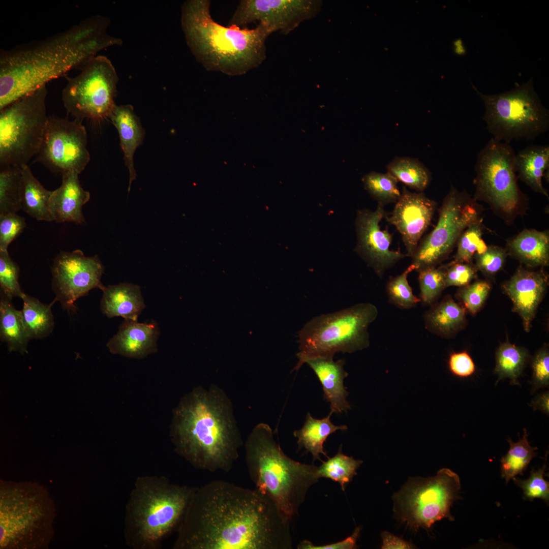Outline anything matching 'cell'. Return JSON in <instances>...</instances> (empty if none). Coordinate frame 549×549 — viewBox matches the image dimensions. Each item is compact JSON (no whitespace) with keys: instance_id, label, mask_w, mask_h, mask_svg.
<instances>
[{"instance_id":"6da1fadb","label":"cell","mask_w":549,"mask_h":549,"mask_svg":"<svg viewBox=\"0 0 549 549\" xmlns=\"http://www.w3.org/2000/svg\"><path fill=\"white\" fill-rule=\"evenodd\" d=\"M289 520L266 495L217 480L194 492L174 549H290Z\"/></svg>"},{"instance_id":"7a4b0ae2","label":"cell","mask_w":549,"mask_h":549,"mask_svg":"<svg viewBox=\"0 0 549 549\" xmlns=\"http://www.w3.org/2000/svg\"><path fill=\"white\" fill-rule=\"evenodd\" d=\"M108 18L95 15L46 38L2 50L0 110L75 69H81L101 50L120 45L108 34Z\"/></svg>"},{"instance_id":"3957f363","label":"cell","mask_w":549,"mask_h":549,"mask_svg":"<svg viewBox=\"0 0 549 549\" xmlns=\"http://www.w3.org/2000/svg\"><path fill=\"white\" fill-rule=\"evenodd\" d=\"M171 438L175 451L193 467L230 471L242 444L231 402L215 385L197 387L173 412Z\"/></svg>"},{"instance_id":"277c9868","label":"cell","mask_w":549,"mask_h":549,"mask_svg":"<svg viewBox=\"0 0 549 549\" xmlns=\"http://www.w3.org/2000/svg\"><path fill=\"white\" fill-rule=\"evenodd\" d=\"M210 5L208 0H188L181 6V28L196 60L207 71L229 76L242 75L259 66L271 33L260 25L252 29L223 26L212 19Z\"/></svg>"},{"instance_id":"5b68a950","label":"cell","mask_w":549,"mask_h":549,"mask_svg":"<svg viewBox=\"0 0 549 549\" xmlns=\"http://www.w3.org/2000/svg\"><path fill=\"white\" fill-rule=\"evenodd\" d=\"M249 475L290 520L298 514L310 488L319 481L318 467L295 461L283 451L269 425H256L245 443Z\"/></svg>"},{"instance_id":"8992f818","label":"cell","mask_w":549,"mask_h":549,"mask_svg":"<svg viewBox=\"0 0 549 549\" xmlns=\"http://www.w3.org/2000/svg\"><path fill=\"white\" fill-rule=\"evenodd\" d=\"M194 489L163 476L138 477L126 506V544L134 549L160 547L176 531Z\"/></svg>"},{"instance_id":"52a82bcc","label":"cell","mask_w":549,"mask_h":549,"mask_svg":"<svg viewBox=\"0 0 549 549\" xmlns=\"http://www.w3.org/2000/svg\"><path fill=\"white\" fill-rule=\"evenodd\" d=\"M55 505L37 482L1 481L0 548H48L54 530Z\"/></svg>"},{"instance_id":"ba28073f","label":"cell","mask_w":549,"mask_h":549,"mask_svg":"<svg viewBox=\"0 0 549 549\" xmlns=\"http://www.w3.org/2000/svg\"><path fill=\"white\" fill-rule=\"evenodd\" d=\"M378 315L374 304L361 302L313 318L298 332V361L293 370H298L311 358H333L337 352L353 353L367 348L368 328Z\"/></svg>"},{"instance_id":"9c48e42d","label":"cell","mask_w":549,"mask_h":549,"mask_svg":"<svg viewBox=\"0 0 549 549\" xmlns=\"http://www.w3.org/2000/svg\"><path fill=\"white\" fill-rule=\"evenodd\" d=\"M472 86L484 103L483 119L494 139L507 143L514 139L530 140L548 130V110L534 90L532 79L495 95L483 94Z\"/></svg>"},{"instance_id":"30bf717a","label":"cell","mask_w":549,"mask_h":549,"mask_svg":"<svg viewBox=\"0 0 549 549\" xmlns=\"http://www.w3.org/2000/svg\"><path fill=\"white\" fill-rule=\"evenodd\" d=\"M46 86L0 110L1 167L22 168L40 149L49 117Z\"/></svg>"},{"instance_id":"8fae6325","label":"cell","mask_w":549,"mask_h":549,"mask_svg":"<svg viewBox=\"0 0 549 549\" xmlns=\"http://www.w3.org/2000/svg\"><path fill=\"white\" fill-rule=\"evenodd\" d=\"M459 475L448 468L439 470L433 477L410 478L395 493L394 511L412 528H430L437 521H453L450 508L460 498Z\"/></svg>"},{"instance_id":"7c38bea8","label":"cell","mask_w":549,"mask_h":549,"mask_svg":"<svg viewBox=\"0 0 549 549\" xmlns=\"http://www.w3.org/2000/svg\"><path fill=\"white\" fill-rule=\"evenodd\" d=\"M81 70L77 76L68 78L63 90L67 111L80 121L109 117L115 105L118 81L114 66L107 57L97 55Z\"/></svg>"},{"instance_id":"4fadbf2b","label":"cell","mask_w":549,"mask_h":549,"mask_svg":"<svg viewBox=\"0 0 549 549\" xmlns=\"http://www.w3.org/2000/svg\"><path fill=\"white\" fill-rule=\"evenodd\" d=\"M515 155L509 143L492 138L478 152L475 166L476 197L508 214L525 200L517 183Z\"/></svg>"},{"instance_id":"5bb4252c","label":"cell","mask_w":549,"mask_h":549,"mask_svg":"<svg viewBox=\"0 0 549 549\" xmlns=\"http://www.w3.org/2000/svg\"><path fill=\"white\" fill-rule=\"evenodd\" d=\"M477 219L476 209L467 194L451 186L440 209L436 226L419 243L411 257L415 270L436 267L448 255L464 231Z\"/></svg>"},{"instance_id":"9a60e30c","label":"cell","mask_w":549,"mask_h":549,"mask_svg":"<svg viewBox=\"0 0 549 549\" xmlns=\"http://www.w3.org/2000/svg\"><path fill=\"white\" fill-rule=\"evenodd\" d=\"M85 127L77 119L49 117L36 161L62 174H80L90 160Z\"/></svg>"},{"instance_id":"2e32d148","label":"cell","mask_w":549,"mask_h":549,"mask_svg":"<svg viewBox=\"0 0 549 549\" xmlns=\"http://www.w3.org/2000/svg\"><path fill=\"white\" fill-rule=\"evenodd\" d=\"M318 0H242L228 26L240 28L258 23L271 33L286 35L301 22L315 17L321 9Z\"/></svg>"},{"instance_id":"e0dca14e","label":"cell","mask_w":549,"mask_h":549,"mask_svg":"<svg viewBox=\"0 0 549 549\" xmlns=\"http://www.w3.org/2000/svg\"><path fill=\"white\" fill-rule=\"evenodd\" d=\"M104 266L97 255L87 257L80 250L62 251L51 267L52 286L63 309L75 311V302L89 291L104 286L101 281Z\"/></svg>"},{"instance_id":"ac0fdd59","label":"cell","mask_w":549,"mask_h":549,"mask_svg":"<svg viewBox=\"0 0 549 549\" xmlns=\"http://www.w3.org/2000/svg\"><path fill=\"white\" fill-rule=\"evenodd\" d=\"M386 212L384 206L378 204L375 210H358L355 219L357 245L355 251L371 267L379 277L398 261L407 256L389 247L392 236L380 226Z\"/></svg>"},{"instance_id":"d6986e66","label":"cell","mask_w":549,"mask_h":549,"mask_svg":"<svg viewBox=\"0 0 549 549\" xmlns=\"http://www.w3.org/2000/svg\"><path fill=\"white\" fill-rule=\"evenodd\" d=\"M395 203L393 210L388 215L386 212L384 218L401 234L407 256L412 257L431 224L437 203L422 193L410 192L405 186Z\"/></svg>"},{"instance_id":"ffe728a7","label":"cell","mask_w":549,"mask_h":549,"mask_svg":"<svg viewBox=\"0 0 549 549\" xmlns=\"http://www.w3.org/2000/svg\"><path fill=\"white\" fill-rule=\"evenodd\" d=\"M542 273L519 269L503 285V289L521 317L525 330L529 332L547 287Z\"/></svg>"},{"instance_id":"44dd1931","label":"cell","mask_w":549,"mask_h":549,"mask_svg":"<svg viewBox=\"0 0 549 549\" xmlns=\"http://www.w3.org/2000/svg\"><path fill=\"white\" fill-rule=\"evenodd\" d=\"M159 329L154 321L139 323L125 320L107 344L112 354L142 358L157 350Z\"/></svg>"},{"instance_id":"7402d4cb","label":"cell","mask_w":549,"mask_h":549,"mask_svg":"<svg viewBox=\"0 0 549 549\" xmlns=\"http://www.w3.org/2000/svg\"><path fill=\"white\" fill-rule=\"evenodd\" d=\"M78 175L73 172L62 174L61 185L52 191L49 207L53 220L57 223H85L82 209L90 194L82 188Z\"/></svg>"},{"instance_id":"603a6c76","label":"cell","mask_w":549,"mask_h":549,"mask_svg":"<svg viewBox=\"0 0 549 549\" xmlns=\"http://www.w3.org/2000/svg\"><path fill=\"white\" fill-rule=\"evenodd\" d=\"M305 363L313 370L320 381L324 399L330 404V413L347 412L350 406L347 400L348 392L344 385V380L348 376L344 369V360L335 361L333 358L318 356L309 358Z\"/></svg>"},{"instance_id":"cb8c5ba5","label":"cell","mask_w":549,"mask_h":549,"mask_svg":"<svg viewBox=\"0 0 549 549\" xmlns=\"http://www.w3.org/2000/svg\"><path fill=\"white\" fill-rule=\"evenodd\" d=\"M109 117L119 134L125 165L129 171L128 192H130L131 184L137 175L134 168V155L143 142L145 130L139 118L134 112L133 106L130 104H115Z\"/></svg>"},{"instance_id":"d4e9b609","label":"cell","mask_w":549,"mask_h":549,"mask_svg":"<svg viewBox=\"0 0 549 549\" xmlns=\"http://www.w3.org/2000/svg\"><path fill=\"white\" fill-rule=\"evenodd\" d=\"M100 302L102 313L108 318L121 317L125 320L137 321L145 305L140 287L123 283L104 286Z\"/></svg>"},{"instance_id":"484cf974","label":"cell","mask_w":549,"mask_h":549,"mask_svg":"<svg viewBox=\"0 0 549 549\" xmlns=\"http://www.w3.org/2000/svg\"><path fill=\"white\" fill-rule=\"evenodd\" d=\"M425 328L444 338H451L466 324V310L450 295L431 306L423 314Z\"/></svg>"},{"instance_id":"4316f807","label":"cell","mask_w":549,"mask_h":549,"mask_svg":"<svg viewBox=\"0 0 549 549\" xmlns=\"http://www.w3.org/2000/svg\"><path fill=\"white\" fill-rule=\"evenodd\" d=\"M516 172L521 179L534 191L548 197L542 179L549 167V146L531 145L515 155Z\"/></svg>"},{"instance_id":"83f0119b","label":"cell","mask_w":549,"mask_h":549,"mask_svg":"<svg viewBox=\"0 0 549 549\" xmlns=\"http://www.w3.org/2000/svg\"><path fill=\"white\" fill-rule=\"evenodd\" d=\"M331 415L330 413L326 417L316 419L308 412L303 426L300 430L294 432V436L298 439L297 443L298 449L304 448L306 452H310L312 455L313 462L316 460L322 462L320 454L328 458L323 447L324 443L327 437L338 430L344 431L347 429L346 425L333 424L330 420Z\"/></svg>"},{"instance_id":"f1b7e54d","label":"cell","mask_w":549,"mask_h":549,"mask_svg":"<svg viewBox=\"0 0 549 549\" xmlns=\"http://www.w3.org/2000/svg\"><path fill=\"white\" fill-rule=\"evenodd\" d=\"M12 299L1 293L0 300V338L9 352L27 353L30 339L25 328L21 311L13 305Z\"/></svg>"},{"instance_id":"f546056e","label":"cell","mask_w":549,"mask_h":549,"mask_svg":"<svg viewBox=\"0 0 549 549\" xmlns=\"http://www.w3.org/2000/svg\"><path fill=\"white\" fill-rule=\"evenodd\" d=\"M21 209L38 221H53L49 207L52 191L46 189L33 175L28 165L21 168Z\"/></svg>"},{"instance_id":"4dcf8cb0","label":"cell","mask_w":549,"mask_h":549,"mask_svg":"<svg viewBox=\"0 0 549 549\" xmlns=\"http://www.w3.org/2000/svg\"><path fill=\"white\" fill-rule=\"evenodd\" d=\"M510 247L514 254L527 265L537 266L548 263L549 238L545 232L525 230L513 239Z\"/></svg>"},{"instance_id":"1f68e13d","label":"cell","mask_w":549,"mask_h":549,"mask_svg":"<svg viewBox=\"0 0 549 549\" xmlns=\"http://www.w3.org/2000/svg\"><path fill=\"white\" fill-rule=\"evenodd\" d=\"M21 299L23 300L22 315L30 340L47 337L54 328L51 307L57 301L56 298L49 304H44L37 298L25 293Z\"/></svg>"},{"instance_id":"d6a6232c","label":"cell","mask_w":549,"mask_h":549,"mask_svg":"<svg viewBox=\"0 0 549 549\" xmlns=\"http://www.w3.org/2000/svg\"><path fill=\"white\" fill-rule=\"evenodd\" d=\"M387 172L397 181L421 192L429 185L431 174L417 159L395 157L387 166Z\"/></svg>"},{"instance_id":"836d02e7","label":"cell","mask_w":549,"mask_h":549,"mask_svg":"<svg viewBox=\"0 0 549 549\" xmlns=\"http://www.w3.org/2000/svg\"><path fill=\"white\" fill-rule=\"evenodd\" d=\"M528 356V351L523 347L509 342L502 344L496 352L495 372L498 376V381L508 378L511 384H518V378L523 372Z\"/></svg>"},{"instance_id":"e575fe53","label":"cell","mask_w":549,"mask_h":549,"mask_svg":"<svg viewBox=\"0 0 549 549\" xmlns=\"http://www.w3.org/2000/svg\"><path fill=\"white\" fill-rule=\"evenodd\" d=\"M509 449L501 460V471L506 483L519 474H522L532 459L536 455V447L531 446L528 440L527 431L524 429V435L516 442L509 439Z\"/></svg>"},{"instance_id":"d590c367","label":"cell","mask_w":549,"mask_h":549,"mask_svg":"<svg viewBox=\"0 0 549 549\" xmlns=\"http://www.w3.org/2000/svg\"><path fill=\"white\" fill-rule=\"evenodd\" d=\"M22 174L21 168L1 167L0 215L16 212L21 209Z\"/></svg>"},{"instance_id":"8d00e7d4","label":"cell","mask_w":549,"mask_h":549,"mask_svg":"<svg viewBox=\"0 0 549 549\" xmlns=\"http://www.w3.org/2000/svg\"><path fill=\"white\" fill-rule=\"evenodd\" d=\"M362 461L355 460L343 453L342 445L337 453L325 461H322L318 467L319 478H326L339 482L341 489L345 491L346 484L357 474L356 470L362 463Z\"/></svg>"},{"instance_id":"74e56055","label":"cell","mask_w":549,"mask_h":549,"mask_svg":"<svg viewBox=\"0 0 549 549\" xmlns=\"http://www.w3.org/2000/svg\"><path fill=\"white\" fill-rule=\"evenodd\" d=\"M362 181L365 190L378 204L384 206L396 202L401 196L398 181L388 172L373 171L365 174Z\"/></svg>"},{"instance_id":"f35d334b","label":"cell","mask_w":549,"mask_h":549,"mask_svg":"<svg viewBox=\"0 0 549 549\" xmlns=\"http://www.w3.org/2000/svg\"><path fill=\"white\" fill-rule=\"evenodd\" d=\"M415 269V266L411 264L401 274L390 277L386 284L389 302L400 309H410L420 302L419 298L414 295L407 279L408 274Z\"/></svg>"},{"instance_id":"ab89813d","label":"cell","mask_w":549,"mask_h":549,"mask_svg":"<svg viewBox=\"0 0 549 549\" xmlns=\"http://www.w3.org/2000/svg\"><path fill=\"white\" fill-rule=\"evenodd\" d=\"M420 302L423 306H432L436 302L446 288L445 271L436 267H428L418 271Z\"/></svg>"},{"instance_id":"60d3db41","label":"cell","mask_w":549,"mask_h":549,"mask_svg":"<svg viewBox=\"0 0 549 549\" xmlns=\"http://www.w3.org/2000/svg\"><path fill=\"white\" fill-rule=\"evenodd\" d=\"M458 241V250L453 263H469L475 253L484 252L487 247L481 237V230L476 222L468 226L462 233Z\"/></svg>"},{"instance_id":"b9f144b4","label":"cell","mask_w":549,"mask_h":549,"mask_svg":"<svg viewBox=\"0 0 549 549\" xmlns=\"http://www.w3.org/2000/svg\"><path fill=\"white\" fill-rule=\"evenodd\" d=\"M19 267L8 251H0V287L1 293L9 298H21L24 293L19 283Z\"/></svg>"},{"instance_id":"7bdbcfd3","label":"cell","mask_w":549,"mask_h":549,"mask_svg":"<svg viewBox=\"0 0 549 549\" xmlns=\"http://www.w3.org/2000/svg\"><path fill=\"white\" fill-rule=\"evenodd\" d=\"M490 290V285L486 282L477 281L460 289L456 293V297L464 309L474 315L483 306Z\"/></svg>"},{"instance_id":"ee69618b","label":"cell","mask_w":549,"mask_h":549,"mask_svg":"<svg viewBox=\"0 0 549 549\" xmlns=\"http://www.w3.org/2000/svg\"><path fill=\"white\" fill-rule=\"evenodd\" d=\"M545 467L544 464L541 468L533 469L527 479L515 477L512 478L515 484L523 490L524 497L527 499L533 500L538 498L548 502L549 482L544 478Z\"/></svg>"},{"instance_id":"f6af8a7d","label":"cell","mask_w":549,"mask_h":549,"mask_svg":"<svg viewBox=\"0 0 549 549\" xmlns=\"http://www.w3.org/2000/svg\"><path fill=\"white\" fill-rule=\"evenodd\" d=\"M26 226L25 218L16 212L0 215V251H8L9 246Z\"/></svg>"},{"instance_id":"bcb514c9","label":"cell","mask_w":549,"mask_h":549,"mask_svg":"<svg viewBox=\"0 0 549 549\" xmlns=\"http://www.w3.org/2000/svg\"><path fill=\"white\" fill-rule=\"evenodd\" d=\"M475 272L474 268L469 263L451 262L445 271L446 287L467 286L474 278Z\"/></svg>"},{"instance_id":"7dc6e473","label":"cell","mask_w":549,"mask_h":549,"mask_svg":"<svg viewBox=\"0 0 549 549\" xmlns=\"http://www.w3.org/2000/svg\"><path fill=\"white\" fill-rule=\"evenodd\" d=\"M506 254L503 249L496 247L487 248L483 253L477 255L476 265L484 273L493 274L503 266Z\"/></svg>"},{"instance_id":"c3c4849f","label":"cell","mask_w":549,"mask_h":549,"mask_svg":"<svg viewBox=\"0 0 549 549\" xmlns=\"http://www.w3.org/2000/svg\"><path fill=\"white\" fill-rule=\"evenodd\" d=\"M534 388L547 386L549 384V353L546 347L540 349L532 360Z\"/></svg>"},{"instance_id":"681fc988","label":"cell","mask_w":549,"mask_h":549,"mask_svg":"<svg viewBox=\"0 0 549 549\" xmlns=\"http://www.w3.org/2000/svg\"><path fill=\"white\" fill-rule=\"evenodd\" d=\"M448 368L454 376L465 378L474 374L475 363L466 351L451 353L448 359Z\"/></svg>"},{"instance_id":"f907efd6","label":"cell","mask_w":549,"mask_h":549,"mask_svg":"<svg viewBox=\"0 0 549 549\" xmlns=\"http://www.w3.org/2000/svg\"><path fill=\"white\" fill-rule=\"evenodd\" d=\"M360 527H356L351 535L336 543L322 545H315L311 541L304 540L297 546L298 549H354L357 548V540L359 536Z\"/></svg>"},{"instance_id":"816d5d0a","label":"cell","mask_w":549,"mask_h":549,"mask_svg":"<svg viewBox=\"0 0 549 549\" xmlns=\"http://www.w3.org/2000/svg\"><path fill=\"white\" fill-rule=\"evenodd\" d=\"M382 540V549H409L414 548L412 544L388 532L383 531L381 534Z\"/></svg>"},{"instance_id":"f5cc1de1","label":"cell","mask_w":549,"mask_h":549,"mask_svg":"<svg viewBox=\"0 0 549 549\" xmlns=\"http://www.w3.org/2000/svg\"><path fill=\"white\" fill-rule=\"evenodd\" d=\"M548 392L539 395L533 403L534 407L538 408L546 414H548Z\"/></svg>"}]
</instances>
